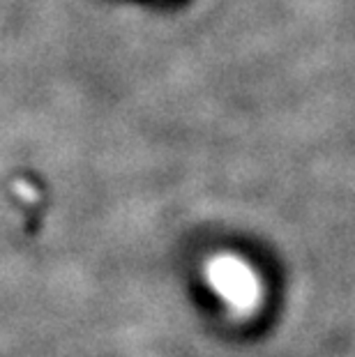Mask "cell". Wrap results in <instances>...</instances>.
<instances>
[{"mask_svg": "<svg viewBox=\"0 0 355 357\" xmlns=\"http://www.w3.org/2000/svg\"><path fill=\"white\" fill-rule=\"evenodd\" d=\"M206 281L213 293L236 314H249L259 307L263 288L254 268L240 256L219 254L206 263Z\"/></svg>", "mask_w": 355, "mask_h": 357, "instance_id": "obj_1", "label": "cell"}]
</instances>
